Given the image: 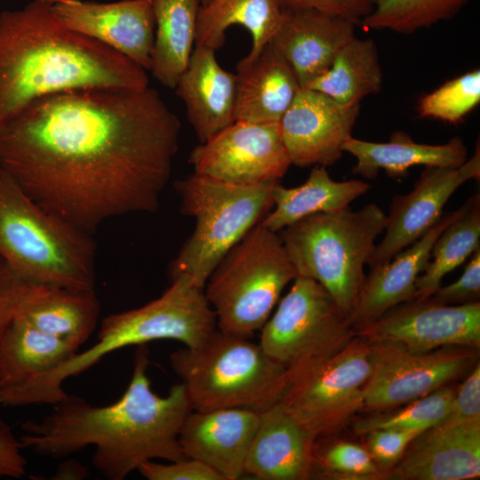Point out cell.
Wrapping results in <instances>:
<instances>
[{
    "label": "cell",
    "mask_w": 480,
    "mask_h": 480,
    "mask_svg": "<svg viewBox=\"0 0 480 480\" xmlns=\"http://www.w3.org/2000/svg\"><path fill=\"white\" fill-rule=\"evenodd\" d=\"M180 131L177 115L148 86L52 93L0 128V171L92 236L109 220L158 210Z\"/></svg>",
    "instance_id": "1"
},
{
    "label": "cell",
    "mask_w": 480,
    "mask_h": 480,
    "mask_svg": "<svg viewBox=\"0 0 480 480\" xmlns=\"http://www.w3.org/2000/svg\"><path fill=\"white\" fill-rule=\"evenodd\" d=\"M146 344L136 351L133 372L122 396L97 406L68 395L40 420L22 424V448L48 458H64L94 446L92 466L108 480H123L143 462L186 459L179 433L192 411L184 385L160 396L151 389Z\"/></svg>",
    "instance_id": "2"
},
{
    "label": "cell",
    "mask_w": 480,
    "mask_h": 480,
    "mask_svg": "<svg viewBox=\"0 0 480 480\" xmlns=\"http://www.w3.org/2000/svg\"><path fill=\"white\" fill-rule=\"evenodd\" d=\"M49 0L0 12V128L32 101L87 88L148 86L142 67L66 27Z\"/></svg>",
    "instance_id": "3"
},
{
    "label": "cell",
    "mask_w": 480,
    "mask_h": 480,
    "mask_svg": "<svg viewBox=\"0 0 480 480\" xmlns=\"http://www.w3.org/2000/svg\"><path fill=\"white\" fill-rule=\"evenodd\" d=\"M92 235L50 212L0 171V257L24 280L95 289Z\"/></svg>",
    "instance_id": "4"
},
{
    "label": "cell",
    "mask_w": 480,
    "mask_h": 480,
    "mask_svg": "<svg viewBox=\"0 0 480 480\" xmlns=\"http://www.w3.org/2000/svg\"><path fill=\"white\" fill-rule=\"evenodd\" d=\"M157 299L137 308L107 316L100 323L97 341L77 352L60 367L44 375L32 388L34 399L55 404L68 394L63 382L88 370L105 356L132 345L174 340L194 348L217 330L216 316L204 288L185 276L170 281Z\"/></svg>",
    "instance_id": "5"
},
{
    "label": "cell",
    "mask_w": 480,
    "mask_h": 480,
    "mask_svg": "<svg viewBox=\"0 0 480 480\" xmlns=\"http://www.w3.org/2000/svg\"><path fill=\"white\" fill-rule=\"evenodd\" d=\"M387 214L374 203L305 217L279 233L298 276L318 282L348 317Z\"/></svg>",
    "instance_id": "6"
},
{
    "label": "cell",
    "mask_w": 480,
    "mask_h": 480,
    "mask_svg": "<svg viewBox=\"0 0 480 480\" xmlns=\"http://www.w3.org/2000/svg\"><path fill=\"white\" fill-rule=\"evenodd\" d=\"M192 410L248 408L262 412L280 401L287 371L259 343L218 329L200 347L170 355Z\"/></svg>",
    "instance_id": "7"
},
{
    "label": "cell",
    "mask_w": 480,
    "mask_h": 480,
    "mask_svg": "<svg viewBox=\"0 0 480 480\" xmlns=\"http://www.w3.org/2000/svg\"><path fill=\"white\" fill-rule=\"evenodd\" d=\"M277 181L237 185L195 172L177 180L180 212L195 228L169 266L170 281L185 276L204 289L228 252L271 211Z\"/></svg>",
    "instance_id": "8"
},
{
    "label": "cell",
    "mask_w": 480,
    "mask_h": 480,
    "mask_svg": "<svg viewBox=\"0 0 480 480\" xmlns=\"http://www.w3.org/2000/svg\"><path fill=\"white\" fill-rule=\"evenodd\" d=\"M297 276L279 233L259 222L228 252L205 283L217 329L251 339Z\"/></svg>",
    "instance_id": "9"
},
{
    "label": "cell",
    "mask_w": 480,
    "mask_h": 480,
    "mask_svg": "<svg viewBox=\"0 0 480 480\" xmlns=\"http://www.w3.org/2000/svg\"><path fill=\"white\" fill-rule=\"evenodd\" d=\"M260 332L259 344L289 380L334 356L356 335L327 291L303 276L292 281Z\"/></svg>",
    "instance_id": "10"
},
{
    "label": "cell",
    "mask_w": 480,
    "mask_h": 480,
    "mask_svg": "<svg viewBox=\"0 0 480 480\" xmlns=\"http://www.w3.org/2000/svg\"><path fill=\"white\" fill-rule=\"evenodd\" d=\"M372 369L371 345L356 335L334 356L291 378L279 402L316 439L332 436L364 409Z\"/></svg>",
    "instance_id": "11"
},
{
    "label": "cell",
    "mask_w": 480,
    "mask_h": 480,
    "mask_svg": "<svg viewBox=\"0 0 480 480\" xmlns=\"http://www.w3.org/2000/svg\"><path fill=\"white\" fill-rule=\"evenodd\" d=\"M188 162L196 174L237 185L279 180L292 165L279 122L235 121L199 143Z\"/></svg>",
    "instance_id": "12"
},
{
    "label": "cell",
    "mask_w": 480,
    "mask_h": 480,
    "mask_svg": "<svg viewBox=\"0 0 480 480\" xmlns=\"http://www.w3.org/2000/svg\"><path fill=\"white\" fill-rule=\"evenodd\" d=\"M369 343L373 369L364 388L367 410H385L423 397L460 377L475 360L472 351L452 346L413 353L386 342Z\"/></svg>",
    "instance_id": "13"
},
{
    "label": "cell",
    "mask_w": 480,
    "mask_h": 480,
    "mask_svg": "<svg viewBox=\"0 0 480 480\" xmlns=\"http://www.w3.org/2000/svg\"><path fill=\"white\" fill-rule=\"evenodd\" d=\"M369 342H386L409 352L423 353L444 347H480L479 301L445 305L414 299L356 330Z\"/></svg>",
    "instance_id": "14"
},
{
    "label": "cell",
    "mask_w": 480,
    "mask_h": 480,
    "mask_svg": "<svg viewBox=\"0 0 480 480\" xmlns=\"http://www.w3.org/2000/svg\"><path fill=\"white\" fill-rule=\"evenodd\" d=\"M480 179L479 141L473 156L459 167L424 166L411 192L393 196L385 236L375 246L370 268L389 261L420 238L443 215L451 196L470 180Z\"/></svg>",
    "instance_id": "15"
},
{
    "label": "cell",
    "mask_w": 480,
    "mask_h": 480,
    "mask_svg": "<svg viewBox=\"0 0 480 480\" xmlns=\"http://www.w3.org/2000/svg\"><path fill=\"white\" fill-rule=\"evenodd\" d=\"M360 104L343 105L327 95L300 88L281 118V134L292 164L331 166L342 156Z\"/></svg>",
    "instance_id": "16"
},
{
    "label": "cell",
    "mask_w": 480,
    "mask_h": 480,
    "mask_svg": "<svg viewBox=\"0 0 480 480\" xmlns=\"http://www.w3.org/2000/svg\"><path fill=\"white\" fill-rule=\"evenodd\" d=\"M52 11L68 28L109 46L150 70L156 29L153 0H64L54 3Z\"/></svg>",
    "instance_id": "17"
},
{
    "label": "cell",
    "mask_w": 480,
    "mask_h": 480,
    "mask_svg": "<svg viewBox=\"0 0 480 480\" xmlns=\"http://www.w3.org/2000/svg\"><path fill=\"white\" fill-rule=\"evenodd\" d=\"M260 420V412L248 408L192 410L179 433L181 451L186 458L214 469L223 480L239 479L244 475Z\"/></svg>",
    "instance_id": "18"
},
{
    "label": "cell",
    "mask_w": 480,
    "mask_h": 480,
    "mask_svg": "<svg viewBox=\"0 0 480 480\" xmlns=\"http://www.w3.org/2000/svg\"><path fill=\"white\" fill-rule=\"evenodd\" d=\"M357 25L316 9L284 10L283 21L270 44L305 88L330 68L341 48L356 36Z\"/></svg>",
    "instance_id": "19"
},
{
    "label": "cell",
    "mask_w": 480,
    "mask_h": 480,
    "mask_svg": "<svg viewBox=\"0 0 480 480\" xmlns=\"http://www.w3.org/2000/svg\"><path fill=\"white\" fill-rule=\"evenodd\" d=\"M394 474L410 480H467L480 476V422L441 421L409 444Z\"/></svg>",
    "instance_id": "20"
},
{
    "label": "cell",
    "mask_w": 480,
    "mask_h": 480,
    "mask_svg": "<svg viewBox=\"0 0 480 480\" xmlns=\"http://www.w3.org/2000/svg\"><path fill=\"white\" fill-rule=\"evenodd\" d=\"M460 213V208L443 214L416 242L389 261L371 268L348 316L355 331L379 319L389 309L415 299L416 279L430 260L435 241Z\"/></svg>",
    "instance_id": "21"
},
{
    "label": "cell",
    "mask_w": 480,
    "mask_h": 480,
    "mask_svg": "<svg viewBox=\"0 0 480 480\" xmlns=\"http://www.w3.org/2000/svg\"><path fill=\"white\" fill-rule=\"evenodd\" d=\"M316 438L280 402L260 412L244 474L260 480H303L314 473Z\"/></svg>",
    "instance_id": "22"
},
{
    "label": "cell",
    "mask_w": 480,
    "mask_h": 480,
    "mask_svg": "<svg viewBox=\"0 0 480 480\" xmlns=\"http://www.w3.org/2000/svg\"><path fill=\"white\" fill-rule=\"evenodd\" d=\"M100 306L95 289L27 283L14 319L79 350L94 332Z\"/></svg>",
    "instance_id": "23"
},
{
    "label": "cell",
    "mask_w": 480,
    "mask_h": 480,
    "mask_svg": "<svg viewBox=\"0 0 480 480\" xmlns=\"http://www.w3.org/2000/svg\"><path fill=\"white\" fill-rule=\"evenodd\" d=\"M174 89L200 143L236 121V76L219 64L215 51L196 46Z\"/></svg>",
    "instance_id": "24"
},
{
    "label": "cell",
    "mask_w": 480,
    "mask_h": 480,
    "mask_svg": "<svg viewBox=\"0 0 480 480\" xmlns=\"http://www.w3.org/2000/svg\"><path fill=\"white\" fill-rule=\"evenodd\" d=\"M77 352L67 342L13 319L0 342V406L20 407L33 384Z\"/></svg>",
    "instance_id": "25"
},
{
    "label": "cell",
    "mask_w": 480,
    "mask_h": 480,
    "mask_svg": "<svg viewBox=\"0 0 480 480\" xmlns=\"http://www.w3.org/2000/svg\"><path fill=\"white\" fill-rule=\"evenodd\" d=\"M236 121L278 123L301 88L286 60L269 43L253 61L236 66Z\"/></svg>",
    "instance_id": "26"
},
{
    "label": "cell",
    "mask_w": 480,
    "mask_h": 480,
    "mask_svg": "<svg viewBox=\"0 0 480 480\" xmlns=\"http://www.w3.org/2000/svg\"><path fill=\"white\" fill-rule=\"evenodd\" d=\"M356 164L353 173L373 180L383 170L393 178L406 177L416 165L459 167L468 157L467 147L460 137H453L444 144L431 145L415 142L406 132H394L387 142H372L351 136L343 146Z\"/></svg>",
    "instance_id": "27"
},
{
    "label": "cell",
    "mask_w": 480,
    "mask_h": 480,
    "mask_svg": "<svg viewBox=\"0 0 480 480\" xmlns=\"http://www.w3.org/2000/svg\"><path fill=\"white\" fill-rule=\"evenodd\" d=\"M283 19L279 0H210L198 11L195 46L216 52L223 46L228 28L242 26L252 40L249 54L238 62L246 65L271 42Z\"/></svg>",
    "instance_id": "28"
},
{
    "label": "cell",
    "mask_w": 480,
    "mask_h": 480,
    "mask_svg": "<svg viewBox=\"0 0 480 480\" xmlns=\"http://www.w3.org/2000/svg\"><path fill=\"white\" fill-rule=\"evenodd\" d=\"M370 188V184L360 180H334L326 167L315 165L305 182L298 187L285 188L279 181L274 185V210L260 223L280 232L305 217L342 210Z\"/></svg>",
    "instance_id": "29"
},
{
    "label": "cell",
    "mask_w": 480,
    "mask_h": 480,
    "mask_svg": "<svg viewBox=\"0 0 480 480\" xmlns=\"http://www.w3.org/2000/svg\"><path fill=\"white\" fill-rule=\"evenodd\" d=\"M200 5V0H153L156 29L150 70L170 89L188 64Z\"/></svg>",
    "instance_id": "30"
},
{
    "label": "cell",
    "mask_w": 480,
    "mask_h": 480,
    "mask_svg": "<svg viewBox=\"0 0 480 480\" xmlns=\"http://www.w3.org/2000/svg\"><path fill=\"white\" fill-rule=\"evenodd\" d=\"M378 48L371 38L353 37L336 55L330 68L307 87L338 103L357 105L382 87Z\"/></svg>",
    "instance_id": "31"
},
{
    "label": "cell",
    "mask_w": 480,
    "mask_h": 480,
    "mask_svg": "<svg viewBox=\"0 0 480 480\" xmlns=\"http://www.w3.org/2000/svg\"><path fill=\"white\" fill-rule=\"evenodd\" d=\"M480 248V195L470 196L460 207V215L437 236L432 260L415 282V299L429 298L440 286L444 276L461 265Z\"/></svg>",
    "instance_id": "32"
},
{
    "label": "cell",
    "mask_w": 480,
    "mask_h": 480,
    "mask_svg": "<svg viewBox=\"0 0 480 480\" xmlns=\"http://www.w3.org/2000/svg\"><path fill=\"white\" fill-rule=\"evenodd\" d=\"M361 21L368 30L412 34L454 17L470 0H371Z\"/></svg>",
    "instance_id": "33"
},
{
    "label": "cell",
    "mask_w": 480,
    "mask_h": 480,
    "mask_svg": "<svg viewBox=\"0 0 480 480\" xmlns=\"http://www.w3.org/2000/svg\"><path fill=\"white\" fill-rule=\"evenodd\" d=\"M456 390L444 386L430 394L410 402L396 412L375 414L354 424L358 434L374 429H400L420 433L441 422L447 415Z\"/></svg>",
    "instance_id": "34"
},
{
    "label": "cell",
    "mask_w": 480,
    "mask_h": 480,
    "mask_svg": "<svg viewBox=\"0 0 480 480\" xmlns=\"http://www.w3.org/2000/svg\"><path fill=\"white\" fill-rule=\"evenodd\" d=\"M479 102L480 70L476 68L423 95L418 102L417 110L420 117L456 124Z\"/></svg>",
    "instance_id": "35"
},
{
    "label": "cell",
    "mask_w": 480,
    "mask_h": 480,
    "mask_svg": "<svg viewBox=\"0 0 480 480\" xmlns=\"http://www.w3.org/2000/svg\"><path fill=\"white\" fill-rule=\"evenodd\" d=\"M314 471H324L353 476L379 475V468L368 451L349 442H338L320 447L315 443Z\"/></svg>",
    "instance_id": "36"
},
{
    "label": "cell",
    "mask_w": 480,
    "mask_h": 480,
    "mask_svg": "<svg viewBox=\"0 0 480 480\" xmlns=\"http://www.w3.org/2000/svg\"><path fill=\"white\" fill-rule=\"evenodd\" d=\"M137 470L148 480H223L214 469L190 458L168 464L148 460Z\"/></svg>",
    "instance_id": "37"
},
{
    "label": "cell",
    "mask_w": 480,
    "mask_h": 480,
    "mask_svg": "<svg viewBox=\"0 0 480 480\" xmlns=\"http://www.w3.org/2000/svg\"><path fill=\"white\" fill-rule=\"evenodd\" d=\"M420 433L400 429H374L366 435L368 452L383 468L396 464L412 439Z\"/></svg>",
    "instance_id": "38"
},
{
    "label": "cell",
    "mask_w": 480,
    "mask_h": 480,
    "mask_svg": "<svg viewBox=\"0 0 480 480\" xmlns=\"http://www.w3.org/2000/svg\"><path fill=\"white\" fill-rule=\"evenodd\" d=\"M480 296V248L476 250L461 276L453 283L439 287L430 297L445 305H460L478 301Z\"/></svg>",
    "instance_id": "39"
},
{
    "label": "cell",
    "mask_w": 480,
    "mask_h": 480,
    "mask_svg": "<svg viewBox=\"0 0 480 480\" xmlns=\"http://www.w3.org/2000/svg\"><path fill=\"white\" fill-rule=\"evenodd\" d=\"M450 423L480 422V364L475 365L456 391L450 410L442 420Z\"/></svg>",
    "instance_id": "40"
},
{
    "label": "cell",
    "mask_w": 480,
    "mask_h": 480,
    "mask_svg": "<svg viewBox=\"0 0 480 480\" xmlns=\"http://www.w3.org/2000/svg\"><path fill=\"white\" fill-rule=\"evenodd\" d=\"M27 283L0 257V342L14 319L20 295Z\"/></svg>",
    "instance_id": "41"
},
{
    "label": "cell",
    "mask_w": 480,
    "mask_h": 480,
    "mask_svg": "<svg viewBox=\"0 0 480 480\" xmlns=\"http://www.w3.org/2000/svg\"><path fill=\"white\" fill-rule=\"evenodd\" d=\"M284 10L316 9L360 24L372 9L371 0H279Z\"/></svg>",
    "instance_id": "42"
},
{
    "label": "cell",
    "mask_w": 480,
    "mask_h": 480,
    "mask_svg": "<svg viewBox=\"0 0 480 480\" xmlns=\"http://www.w3.org/2000/svg\"><path fill=\"white\" fill-rule=\"evenodd\" d=\"M12 428L0 419V477L20 478L26 474L27 460Z\"/></svg>",
    "instance_id": "43"
},
{
    "label": "cell",
    "mask_w": 480,
    "mask_h": 480,
    "mask_svg": "<svg viewBox=\"0 0 480 480\" xmlns=\"http://www.w3.org/2000/svg\"><path fill=\"white\" fill-rule=\"evenodd\" d=\"M210 0H200L202 5L206 4Z\"/></svg>",
    "instance_id": "44"
},
{
    "label": "cell",
    "mask_w": 480,
    "mask_h": 480,
    "mask_svg": "<svg viewBox=\"0 0 480 480\" xmlns=\"http://www.w3.org/2000/svg\"><path fill=\"white\" fill-rule=\"evenodd\" d=\"M49 1L52 2V4H54L56 2L64 1V0H49Z\"/></svg>",
    "instance_id": "45"
}]
</instances>
